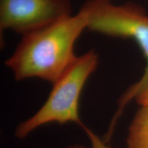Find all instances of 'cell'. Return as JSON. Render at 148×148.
<instances>
[{
	"label": "cell",
	"mask_w": 148,
	"mask_h": 148,
	"mask_svg": "<svg viewBox=\"0 0 148 148\" xmlns=\"http://www.w3.org/2000/svg\"><path fill=\"white\" fill-rule=\"evenodd\" d=\"M87 29L108 36L132 38L138 44L146 60L145 71L119 101L116 114L120 116L125 105L148 86V14L139 5H114L106 0H87L81 7Z\"/></svg>",
	"instance_id": "3957f363"
},
{
	"label": "cell",
	"mask_w": 148,
	"mask_h": 148,
	"mask_svg": "<svg viewBox=\"0 0 148 148\" xmlns=\"http://www.w3.org/2000/svg\"><path fill=\"white\" fill-rule=\"evenodd\" d=\"M128 148H148V105L140 106L129 127Z\"/></svg>",
	"instance_id": "5b68a950"
},
{
	"label": "cell",
	"mask_w": 148,
	"mask_h": 148,
	"mask_svg": "<svg viewBox=\"0 0 148 148\" xmlns=\"http://www.w3.org/2000/svg\"><path fill=\"white\" fill-rule=\"evenodd\" d=\"M135 99L140 106L148 105V86Z\"/></svg>",
	"instance_id": "8992f818"
},
{
	"label": "cell",
	"mask_w": 148,
	"mask_h": 148,
	"mask_svg": "<svg viewBox=\"0 0 148 148\" xmlns=\"http://www.w3.org/2000/svg\"><path fill=\"white\" fill-rule=\"evenodd\" d=\"M98 54L93 49L77 56L56 82L47 99L39 110L17 125L15 137L23 139L34 130L49 123L73 122L82 127L91 142L92 148H111L81 121L79 99L86 81L97 69Z\"/></svg>",
	"instance_id": "7a4b0ae2"
},
{
	"label": "cell",
	"mask_w": 148,
	"mask_h": 148,
	"mask_svg": "<svg viewBox=\"0 0 148 148\" xmlns=\"http://www.w3.org/2000/svg\"><path fill=\"white\" fill-rule=\"evenodd\" d=\"M64 148H86L84 147L82 145H69L68 147H66Z\"/></svg>",
	"instance_id": "52a82bcc"
},
{
	"label": "cell",
	"mask_w": 148,
	"mask_h": 148,
	"mask_svg": "<svg viewBox=\"0 0 148 148\" xmlns=\"http://www.w3.org/2000/svg\"><path fill=\"white\" fill-rule=\"evenodd\" d=\"M85 29L87 21L79 10L23 35L5 65L16 80L37 77L53 84L77 58L75 44Z\"/></svg>",
	"instance_id": "6da1fadb"
},
{
	"label": "cell",
	"mask_w": 148,
	"mask_h": 148,
	"mask_svg": "<svg viewBox=\"0 0 148 148\" xmlns=\"http://www.w3.org/2000/svg\"><path fill=\"white\" fill-rule=\"evenodd\" d=\"M70 0H0V31L23 35L72 15Z\"/></svg>",
	"instance_id": "277c9868"
},
{
	"label": "cell",
	"mask_w": 148,
	"mask_h": 148,
	"mask_svg": "<svg viewBox=\"0 0 148 148\" xmlns=\"http://www.w3.org/2000/svg\"><path fill=\"white\" fill-rule=\"evenodd\" d=\"M106 1H111V0H106Z\"/></svg>",
	"instance_id": "ba28073f"
}]
</instances>
